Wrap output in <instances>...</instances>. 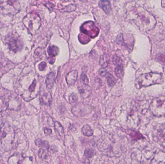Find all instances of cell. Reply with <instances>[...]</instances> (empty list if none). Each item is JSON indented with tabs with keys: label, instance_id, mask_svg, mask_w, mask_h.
I'll list each match as a JSON object with an SVG mask.
<instances>
[{
	"label": "cell",
	"instance_id": "cell-1",
	"mask_svg": "<svg viewBox=\"0 0 165 164\" xmlns=\"http://www.w3.org/2000/svg\"><path fill=\"white\" fill-rule=\"evenodd\" d=\"M163 82L164 78L162 74L151 72L140 75L136 79L135 85L137 89H140L156 84H161Z\"/></svg>",
	"mask_w": 165,
	"mask_h": 164
},
{
	"label": "cell",
	"instance_id": "cell-4",
	"mask_svg": "<svg viewBox=\"0 0 165 164\" xmlns=\"http://www.w3.org/2000/svg\"><path fill=\"white\" fill-rule=\"evenodd\" d=\"M20 0H0V8L6 14L15 15L21 10Z\"/></svg>",
	"mask_w": 165,
	"mask_h": 164
},
{
	"label": "cell",
	"instance_id": "cell-32",
	"mask_svg": "<svg viewBox=\"0 0 165 164\" xmlns=\"http://www.w3.org/2000/svg\"><path fill=\"white\" fill-rule=\"evenodd\" d=\"M44 132L47 135H50L52 134V130L50 129L45 128L44 129Z\"/></svg>",
	"mask_w": 165,
	"mask_h": 164
},
{
	"label": "cell",
	"instance_id": "cell-11",
	"mask_svg": "<svg viewBox=\"0 0 165 164\" xmlns=\"http://www.w3.org/2000/svg\"><path fill=\"white\" fill-rule=\"evenodd\" d=\"M56 81V76L54 72H50L47 76V79L45 80V84L47 88L48 89H50L53 87L54 83Z\"/></svg>",
	"mask_w": 165,
	"mask_h": 164
},
{
	"label": "cell",
	"instance_id": "cell-23",
	"mask_svg": "<svg viewBox=\"0 0 165 164\" xmlns=\"http://www.w3.org/2000/svg\"><path fill=\"white\" fill-rule=\"evenodd\" d=\"M38 155L39 158L43 159L47 158L48 156V149L44 148H41L39 151Z\"/></svg>",
	"mask_w": 165,
	"mask_h": 164
},
{
	"label": "cell",
	"instance_id": "cell-30",
	"mask_svg": "<svg viewBox=\"0 0 165 164\" xmlns=\"http://www.w3.org/2000/svg\"><path fill=\"white\" fill-rule=\"evenodd\" d=\"M108 73V71L105 68H102L99 71V73L101 76L105 77V75Z\"/></svg>",
	"mask_w": 165,
	"mask_h": 164
},
{
	"label": "cell",
	"instance_id": "cell-21",
	"mask_svg": "<svg viewBox=\"0 0 165 164\" xmlns=\"http://www.w3.org/2000/svg\"><path fill=\"white\" fill-rule=\"evenodd\" d=\"M158 140L160 145L165 148V128L163 129L159 134Z\"/></svg>",
	"mask_w": 165,
	"mask_h": 164
},
{
	"label": "cell",
	"instance_id": "cell-34",
	"mask_svg": "<svg viewBox=\"0 0 165 164\" xmlns=\"http://www.w3.org/2000/svg\"><path fill=\"white\" fill-rule=\"evenodd\" d=\"M80 1H82V2H86L88 0H80Z\"/></svg>",
	"mask_w": 165,
	"mask_h": 164
},
{
	"label": "cell",
	"instance_id": "cell-19",
	"mask_svg": "<svg viewBox=\"0 0 165 164\" xmlns=\"http://www.w3.org/2000/svg\"><path fill=\"white\" fill-rule=\"evenodd\" d=\"M115 73L116 76L119 79H122L124 75V70L123 65H116L115 70Z\"/></svg>",
	"mask_w": 165,
	"mask_h": 164
},
{
	"label": "cell",
	"instance_id": "cell-2",
	"mask_svg": "<svg viewBox=\"0 0 165 164\" xmlns=\"http://www.w3.org/2000/svg\"><path fill=\"white\" fill-rule=\"evenodd\" d=\"M15 132L11 126L1 124L0 127V143L5 150L11 149L15 140Z\"/></svg>",
	"mask_w": 165,
	"mask_h": 164
},
{
	"label": "cell",
	"instance_id": "cell-5",
	"mask_svg": "<svg viewBox=\"0 0 165 164\" xmlns=\"http://www.w3.org/2000/svg\"><path fill=\"white\" fill-rule=\"evenodd\" d=\"M24 26L28 31L32 34L39 28L41 26L40 18L37 15L29 13L24 18L23 20Z\"/></svg>",
	"mask_w": 165,
	"mask_h": 164
},
{
	"label": "cell",
	"instance_id": "cell-14",
	"mask_svg": "<svg viewBox=\"0 0 165 164\" xmlns=\"http://www.w3.org/2000/svg\"><path fill=\"white\" fill-rule=\"evenodd\" d=\"M54 128H55V131L57 132V133L60 137V138L62 140L64 141L65 138V133L62 126L61 125V124L59 122L56 121L54 122Z\"/></svg>",
	"mask_w": 165,
	"mask_h": 164
},
{
	"label": "cell",
	"instance_id": "cell-10",
	"mask_svg": "<svg viewBox=\"0 0 165 164\" xmlns=\"http://www.w3.org/2000/svg\"><path fill=\"white\" fill-rule=\"evenodd\" d=\"M151 163H165V153L161 151L156 153L151 160Z\"/></svg>",
	"mask_w": 165,
	"mask_h": 164
},
{
	"label": "cell",
	"instance_id": "cell-18",
	"mask_svg": "<svg viewBox=\"0 0 165 164\" xmlns=\"http://www.w3.org/2000/svg\"><path fill=\"white\" fill-rule=\"evenodd\" d=\"M7 101L4 97H0V113L6 111L8 107Z\"/></svg>",
	"mask_w": 165,
	"mask_h": 164
},
{
	"label": "cell",
	"instance_id": "cell-17",
	"mask_svg": "<svg viewBox=\"0 0 165 164\" xmlns=\"http://www.w3.org/2000/svg\"><path fill=\"white\" fill-rule=\"evenodd\" d=\"M44 54H45L44 51L42 48H38L34 53L35 59L36 60V61H40L43 59Z\"/></svg>",
	"mask_w": 165,
	"mask_h": 164
},
{
	"label": "cell",
	"instance_id": "cell-13",
	"mask_svg": "<svg viewBox=\"0 0 165 164\" xmlns=\"http://www.w3.org/2000/svg\"><path fill=\"white\" fill-rule=\"evenodd\" d=\"M99 6L104 11L105 13H110L111 10L110 2L108 0H100L99 1Z\"/></svg>",
	"mask_w": 165,
	"mask_h": 164
},
{
	"label": "cell",
	"instance_id": "cell-24",
	"mask_svg": "<svg viewBox=\"0 0 165 164\" xmlns=\"http://www.w3.org/2000/svg\"><path fill=\"white\" fill-rule=\"evenodd\" d=\"M95 154L94 150L92 149H87L85 150L84 152V155L88 158H92Z\"/></svg>",
	"mask_w": 165,
	"mask_h": 164
},
{
	"label": "cell",
	"instance_id": "cell-26",
	"mask_svg": "<svg viewBox=\"0 0 165 164\" xmlns=\"http://www.w3.org/2000/svg\"><path fill=\"white\" fill-rule=\"evenodd\" d=\"M80 80L82 84H85V85H88V83H89L88 77L85 74L83 73L81 75Z\"/></svg>",
	"mask_w": 165,
	"mask_h": 164
},
{
	"label": "cell",
	"instance_id": "cell-8",
	"mask_svg": "<svg viewBox=\"0 0 165 164\" xmlns=\"http://www.w3.org/2000/svg\"><path fill=\"white\" fill-rule=\"evenodd\" d=\"M78 76V72L76 70H73L69 72L66 76L67 83L70 87L75 86Z\"/></svg>",
	"mask_w": 165,
	"mask_h": 164
},
{
	"label": "cell",
	"instance_id": "cell-16",
	"mask_svg": "<svg viewBox=\"0 0 165 164\" xmlns=\"http://www.w3.org/2000/svg\"><path fill=\"white\" fill-rule=\"evenodd\" d=\"M82 133L85 136L90 137L93 134V131L89 125H85L82 129Z\"/></svg>",
	"mask_w": 165,
	"mask_h": 164
},
{
	"label": "cell",
	"instance_id": "cell-28",
	"mask_svg": "<svg viewBox=\"0 0 165 164\" xmlns=\"http://www.w3.org/2000/svg\"><path fill=\"white\" fill-rule=\"evenodd\" d=\"M113 63L116 65H119L122 64V60L121 59L119 58L118 56L115 55L113 58Z\"/></svg>",
	"mask_w": 165,
	"mask_h": 164
},
{
	"label": "cell",
	"instance_id": "cell-20",
	"mask_svg": "<svg viewBox=\"0 0 165 164\" xmlns=\"http://www.w3.org/2000/svg\"><path fill=\"white\" fill-rule=\"evenodd\" d=\"M104 77H106L107 82L109 86L113 87L115 85L116 83V79L109 72H108Z\"/></svg>",
	"mask_w": 165,
	"mask_h": 164
},
{
	"label": "cell",
	"instance_id": "cell-6",
	"mask_svg": "<svg viewBox=\"0 0 165 164\" xmlns=\"http://www.w3.org/2000/svg\"><path fill=\"white\" fill-rule=\"evenodd\" d=\"M93 109V107L90 104L80 102L73 106L72 112L76 117L81 118L89 114Z\"/></svg>",
	"mask_w": 165,
	"mask_h": 164
},
{
	"label": "cell",
	"instance_id": "cell-9",
	"mask_svg": "<svg viewBox=\"0 0 165 164\" xmlns=\"http://www.w3.org/2000/svg\"><path fill=\"white\" fill-rule=\"evenodd\" d=\"M79 92L82 99H87L90 96L92 93V88L88 85L83 84L78 88Z\"/></svg>",
	"mask_w": 165,
	"mask_h": 164
},
{
	"label": "cell",
	"instance_id": "cell-3",
	"mask_svg": "<svg viewBox=\"0 0 165 164\" xmlns=\"http://www.w3.org/2000/svg\"><path fill=\"white\" fill-rule=\"evenodd\" d=\"M149 109L156 117H165V95L154 98L151 102Z\"/></svg>",
	"mask_w": 165,
	"mask_h": 164
},
{
	"label": "cell",
	"instance_id": "cell-7",
	"mask_svg": "<svg viewBox=\"0 0 165 164\" xmlns=\"http://www.w3.org/2000/svg\"><path fill=\"white\" fill-rule=\"evenodd\" d=\"M7 45L9 49L15 53L20 51L22 48V45L20 40L14 36L10 38L7 41Z\"/></svg>",
	"mask_w": 165,
	"mask_h": 164
},
{
	"label": "cell",
	"instance_id": "cell-12",
	"mask_svg": "<svg viewBox=\"0 0 165 164\" xmlns=\"http://www.w3.org/2000/svg\"><path fill=\"white\" fill-rule=\"evenodd\" d=\"M41 103L46 106H50L52 102V96L50 92H47L42 95L40 97Z\"/></svg>",
	"mask_w": 165,
	"mask_h": 164
},
{
	"label": "cell",
	"instance_id": "cell-22",
	"mask_svg": "<svg viewBox=\"0 0 165 164\" xmlns=\"http://www.w3.org/2000/svg\"><path fill=\"white\" fill-rule=\"evenodd\" d=\"M35 143L36 146L41 147V148H46L47 149H49L50 144L47 141H43L41 139H37L35 141Z\"/></svg>",
	"mask_w": 165,
	"mask_h": 164
},
{
	"label": "cell",
	"instance_id": "cell-25",
	"mask_svg": "<svg viewBox=\"0 0 165 164\" xmlns=\"http://www.w3.org/2000/svg\"><path fill=\"white\" fill-rule=\"evenodd\" d=\"M56 47L55 46H52V47H50L48 50V52L49 55L51 56H55L58 54V49L56 50Z\"/></svg>",
	"mask_w": 165,
	"mask_h": 164
},
{
	"label": "cell",
	"instance_id": "cell-31",
	"mask_svg": "<svg viewBox=\"0 0 165 164\" xmlns=\"http://www.w3.org/2000/svg\"><path fill=\"white\" fill-rule=\"evenodd\" d=\"M47 63L44 62H43L41 63H40V65H39V69L40 71H44L47 67Z\"/></svg>",
	"mask_w": 165,
	"mask_h": 164
},
{
	"label": "cell",
	"instance_id": "cell-29",
	"mask_svg": "<svg viewBox=\"0 0 165 164\" xmlns=\"http://www.w3.org/2000/svg\"><path fill=\"white\" fill-rule=\"evenodd\" d=\"M36 84H37V82H36V80H33V82H32V84H31L30 87L29 88V92H34L35 89V88L36 87Z\"/></svg>",
	"mask_w": 165,
	"mask_h": 164
},
{
	"label": "cell",
	"instance_id": "cell-15",
	"mask_svg": "<svg viewBox=\"0 0 165 164\" xmlns=\"http://www.w3.org/2000/svg\"><path fill=\"white\" fill-rule=\"evenodd\" d=\"M110 56L108 55H103L100 58L99 63L103 68H106L109 64Z\"/></svg>",
	"mask_w": 165,
	"mask_h": 164
},
{
	"label": "cell",
	"instance_id": "cell-33",
	"mask_svg": "<svg viewBox=\"0 0 165 164\" xmlns=\"http://www.w3.org/2000/svg\"><path fill=\"white\" fill-rule=\"evenodd\" d=\"M52 56V57H50V58H48V61H49L50 63L51 64H53L54 63V62H55V56Z\"/></svg>",
	"mask_w": 165,
	"mask_h": 164
},
{
	"label": "cell",
	"instance_id": "cell-27",
	"mask_svg": "<svg viewBox=\"0 0 165 164\" xmlns=\"http://www.w3.org/2000/svg\"><path fill=\"white\" fill-rule=\"evenodd\" d=\"M69 101L70 104L76 103V102L78 101V97H77L76 94H74V93L71 94L69 97Z\"/></svg>",
	"mask_w": 165,
	"mask_h": 164
}]
</instances>
